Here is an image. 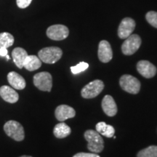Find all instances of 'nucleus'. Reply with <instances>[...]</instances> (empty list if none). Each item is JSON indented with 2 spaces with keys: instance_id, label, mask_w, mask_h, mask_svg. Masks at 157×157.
Listing matches in <instances>:
<instances>
[{
  "instance_id": "23",
  "label": "nucleus",
  "mask_w": 157,
  "mask_h": 157,
  "mask_svg": "<svg viewBox=\"0 0 157 157\" xmlns=\"http://www.w3.org/2000/svg\"><path fill=\"white\" fill-rule=\"evenodd\" d=\"M146 21L153 27L157 29V12L150 11L146 15Z\"/></svg>"
},
{
  "instance_id": "11",
  "label": "nucleus",
  "mask_w": 157,
  "mask_h": 157,
  "mask_svg": "<svg viewBox=\"0 0 157 157\" xmlns=\"http://www.w3.org/2000/svg\"><path fill=\"white\" fill-rule=\"evenodd\" d=\"M137 70L143 77L151 78L156 74L157 68L148 60H140L137 63Z\"/></svg>"
},
{
  "instance_id": "12",
  "label": "nucleus",
  "mask_w": 157,
  "mask_h": 157,
  "mask_svg": "<svg viewBox=\"0 0 157 157\" xmlns=\"http://www.w3.org/2000/svg\"><path fill=\"white\" fill-rule=\"evenodd\" d=\"M56 119L59 121H66V119L74 118L76 115V111L73 108L67 105H60L56 108L55 111Z\"/></svg>"
},
{
  "instance_id": "25",
  "label": "nucleus",
  "mask_w": 157,
  "mask_h": 157,
  "mask_svg": "<svg viewBox=\"0 0 157 157\" xmlns=\"http://www.w3.org/2000/svg\"><path fill=\"white\" fill-rule=\"evenodd\" d=\"M73 157H101L99 155H98L95 153H84L81 152L78 153L74 155Z\"/></svg>"
},
{
  "instance_id": "17",
  "label": "nucleus",
  "mask_w": 157,
  "mask_h": 157,
  "mask_svg": "<svg viewBox=\"0 0 157 157\" xmlns=\"http://www.w3.org/2000/svg\"><path fill=\"white\" fill-rule=\"evenodd\" d=\"M41 66H42V61L39 57L36 56H28L23 63V67L29 71L39 69Z\"/></svg>"
},
{
  "instance_id": "22",
  "label": "nucleus",
  "mask_w": 157,
  "mask_h": 157,
  "mask_svg": "<svg viewBox=\"0 0 157 157\" xmlns=\"http://www.w3.org/2000/svg\"><path fill=\"white\" fill-rule=\"evenodd\" d=\"M89 67V64L85 62H80L76 66H72L71 67V71L72 74H77L81 73V72L84 71L86 69H87Z\"/></svg>"
},
{
  "instance_id": "13",
  "label": "nucleus",
  "mask_w": 157,
  "mask_h": 157,
  "mask_svg": "<svg viewBox=\"0 0 157 157\" xmlns=\"http://www.w3.org/2000/svg\"><path fill=\"white\" fill-rule=\"evenodd\" d=\"M101 105L104 113L109 117H114L117 113V105L112 96L105 95L102 101Z\"/></svg>"
},
{
  "instance_id": "19",
  "label": "nucleus",
  "mask_w": 157,
  "mask_h": 157,
  "mask_svg": "<svg viewBox=\"0 0 157 157\" xmlns=\"http://www.w3.org/2000/svg\"><path fill=\"white\" fill-rule=\"evenodd\" d=\"M71 133V129L63 122L57 124L53 129L54 135L59 139L65 138L68 137Z\"/></svg>"
},
{
  "instance_id": "9",
  "label": "nucleus",
  "mask_w": 157,
  "mask_h": 157,
  "mask_svg": "<svg viewBox=\"0 0 157 157\" xmlns=\"http://www.w3.org/2000/svg\"><path fill=\"white\" fill-rule=\"evenodd\" d=\"M135 21L131 17H125L121 21L118 29V36L120 39H127L135 29Z\"/></svg>"
},
{
  "instance_id": "4",
  "label": "nucleus",
  "mask_w": 157,
  "mask_h": 157,
  "mask_svg": "<svg viewBox=\"0 0 157 157\" xmlns=\"http://www.w3.org/2000/svg\"><path fill=\"white\" fill-rule=\"evenodd\" d=\"M121 89L130 94H137L140 90V82L136 77L129 74L121 76L119 79Z\"/></svg>"
},
{
  "instance_id": "24",
  "label": "nucleus",
  "mask_w": 157,
  "mask_h": 157,
  "mask_svg": "<svg viewBox=\"0 0 157 157\" xmlns=\"http://www.w3.org/2000/svg\"><path fill=\"white\" fill-rule=\"evenodd\" d=\"M31 2H32V0H16L17 7L21 9L26 8L27 7H29Z\"/></svg>"
},
{
  "instance_id": "27",
  "label": "nucleus",
  "mask_w": 157,
  "mask_h": 157,
  "mask_svg": "<svg viewBox=\"0 0 157 157\" xmlns=\"http://www.w3.org/2000/svg\"><path fill=\"white\" fill-rule=\"evenodd\" d=\"M20 157H32V156H25V155H24V156H20Z\"/></svg>"
},
{
  "instance_id": "5",
  "label": "nucleus",
  "mask_w": 157,
  "mask_h": 157,
  "mask_svg": "<svg viewBox=\"0 0 157 157\" xmlns=\"http://www.w3.org/2000/svg\"><path fill=\"white\" fill-rule=\"evenodd\" d=\"M141 43V38L137 34H131L125 39V41L121 45V51L125 56H132L138 50Z\"/></svg>"
},
{
  "instance_id": "6",
  "label": "nucleus",
  "mask_w": 157,
  "mask_h": 157,
  "mask_svg": "<svg viewBox=\"0 0 157 157\" xmlns=\"http://www.w3.org/2000/svg\"><path fill=\"white\" fill-rule=\"evenodd\" d=\"M104 89V83L103 81L100 79H96L90 82L87 85L82 88L81 95L84 98L86 99H91L94 98L101 94Z\"/></svg>"
},
{
  "instance_id": "15",
  "label": "nucleus",
  "mask_w": 157,
  "mask_h": 157,
  "mask_svg": "<svg viewBox=\"0 0 157 157\" xmlns=\"http://www.w3.org/2000/svg\"><path fill=\"white\" fill-rule=\"evenodd\" d=\"M7 80L12 87L16 90H23L26 85L24 78L15 71H11L7 74Z\"/></svg>"
},
{
  "instance_id": "3",
  "label": "nucleus",
  "mask_w": 157,
  "mask_h": 157,
  "mask_svg": "<svg viewBox=\"0 0 157 157\" xmlns=\"http://www.w3.org/2000/svg\"><path fill=\"white\" fill-rule=\"evenodd\" d=\"M4 130L7 135L15 141H22L25 137L23 127L16 121L10 120L7 121L4 125Z\"/></svg>"
},
{
  "instance_id": "10",
  "label": "nucleus",
  "mask_w": 157,
  "mask_h": 157,
  "mask_svg": "<svg viewBox=\"0 0 157 157\" xmlns=\"http://www.w3.org/2000/svg\"><path fill=\"white\" fill-rule=\"evenodd\" d=\"M98 58L102 63H109L112 60L113 52L111 44L106 40H102L98 45Z\"/></svg>"
},
{
  "instance_id": "14",
  "label": "nucleus",
  "mask_w": 157,
  "mask_h": 157,
  "mask_svg": "<svg viewBox=\"0 0 157 157\" xmlns=\"http://www.w3.org/2000/svg\"><path fill=\"white\" fill-rule=\"evenodd\" d=\"M0 96L4 101L10 103H16L19 99V95L17 92L7 85L2 86L0 87Z\"/></svg>"
},
{
  "instance_id": "26",
  "label": "nucleus",
  "mask_w": 157,
  "mask_h": 157,
  "mask_svg": "<svg viewBox=\"0 0 157 157\" xmlns=\"http://www.w3.org/2000/svg\"><path fill=\"white\" fill-rule=\"evenodd\" d=\"M7 53H8V52H7V48H0V56L5 57L7 55Z\"/></svg>"
},
{
  "instance_id": "7",
  "label": "nucleus",
  "mask_w": 157,
  "mask_h": 157,
  "mask_svg": "<svg viewBox=\"0 0 157 157\" xmlns=\"http://www.w3.org/2000/svg\"><path fill=\"white\" fill-rule=\"evenodd\" d=\"M34 84L39 90L50 92L52 87V77L49 72H40L34 76Z\"/></svg>"
},
{
  "instance_id": "20",
  "label": "nucleus",
  "mask_w": 157,
  "mask_h": 157,
  "mask_svg": "<svg viewBox=\"0 0 157 157\" xmlns=\"http://www.w3.org/2000/svg\"><path fill=\"white\" fill-rule=\"evenodd\" d=\"M13 44H14V37L13 35L7 32L0 34V48H8Z\"/></svg>"
},
{
  "instance_id": "16",
  "label": "nucleus",
  "mask_w": 157,
  "mask_h": 157,
  "mask_svg": "<svg viewBox=\"0 0 157 157\" xmlns=\"http://www.w3.org/2000/svg\"><path fill=\"white\" fill-rule=\"evenodd\" d=\"M29 55L27 52L23 48H16L12 52V57H13V61L16 65L17 67L19 68H23V63L25 58Z\"/></svg>"
},
{
  "instance_id": "2",
  "label": "nucleus",
  "mask_w": 157,
  "mask_h": 157,
  "mask_svg": "<svg viewBox=\"0 0 157 157\" xmlns=\"http://www.w3.org/2000/svg\"><path fill=\"white\" fill-rule=\"evenodd\" d=\"M63 51L58 47H49L39 51L38 57L41 61L48 64H53L61 58Z\"/></svg>"
},
{
  "instance_id": "8",
  "label": "nucleus",
  "mask_w": 157,
  "mask_h": 157,
  "mask_svg": "<svg viewBox=\"0 0 157 157\" xmlns=\"http://www.w3.org/2000/svg\"><path fill=\"white\" fill-rule=\"evenodd\" d=\"M69 34L68 27L64 25H52L47 30V36L52 40L61 41L66 39Z\"/></svg>"
},
{
  "instance_id": "1",
  "label": "nucleus",
  "mask_w": 157,
  "mask_h": 157,
  "mask_svg": "<svg viewBox=\"0 0 157 157\" xmlns=\"http://www.w3.org/2000/svg\"><path fill=\"white\" fill-rule=\"evenodd\" d=\"M84 138L87 141V148L90 151L101 153L104 148V141L103 137L97 131L88 129L84 132Z\"/></svg>"
},
{
  "instance_id": "18",
  "label": "nucleus",
  "mask_w": 157,
  "mask_h": 157,
  "mask_svg": "<svg viewBox=\"0 0 157 157\" xmlns=\"http://www.w3.org/2000/svg\"><path fill=\"white\" fill-rule=\"evenodd\" d=\"M95 128L96 131H97L100 135H103V136L106 137H109V138L113 137V135H114V127L111 126V125L107 124L104 122V121L98 122L97 124H96Z\"/></svg>"
},
{
  "instance_id": "21",
  "label": "nucleus",
  "mask_w": 157,
  "mask_h": 157,
  "mask_svg": "<svg viewBox=\"0 0 157 157\" xmlns=\"http://www.w3.org/2000/svg\"><path fill=\"white\" fill-rule=\"evenodd\" d=\"M137 157H157V146H150L137 153Z\"/></svg>"
},
{
  "instance_id": "28",
  "label": "nucleus",
  "mask_w": 157,
  "mask_h": 157,
  "mask_svg": "<svg viewBox=\"0 0 157 157\" xmlns=\"http://www.w3.org/2000/svg\"><path fill=\"white\" fill-rule=\"evenodd\" d=\"M6 57H7V60H9V59H10V57H9L8 55H7V56H6Z\"/></svg>"
}]
</instances>
